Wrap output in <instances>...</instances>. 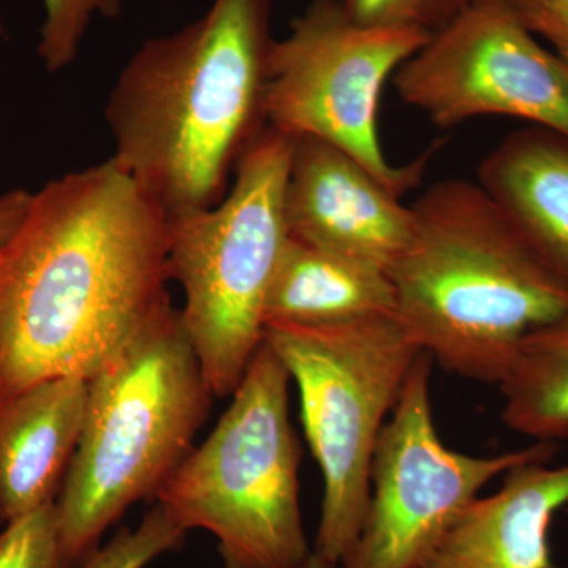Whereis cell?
<instances>
[{
  "label": "cell",
  "instance_id": "cell-10",
  "mask_svg": "<svg viewBox=\"0 0 568 568\" xmlns=\"http://www.w3.org/2000/svg\"><path fill=\"white\" fill-rule=\"evenodd\" d=\"M394 85L439 129L506 115L568 136V62L508 0H473L396 70Z\"/></svg>",
  "mask_w": 568,
  "mask_h": 568
},
{
  "label": "cell",
  "instance_id": "cell-8",
  "mask_svg": "<svg viewBox=\"0 0 568 568\" xmlns=\"http://www.w3.org/2000/svg\"><path fill=\"white\" fill-rule=\"evenodd\" d=\"M429 37L417 28L362 24L345 0H312L272 47L265 123L291 138L331 142L403 196L420 182L429 153L406 166L390 164L377 112L388 77Z\"/></svg>",
  "mask_w": 568,
  "mask_h": 568
},
{
  "label": "cell",
  "instance_id": "cell-11",
  "mask_svg": "<svg viewBox=\"0 0 568 568\" xmlns=\"http://www.w3.org/2000/svg\"><path fill=\"white\" fill-rule=\"evenodd\" d=\"M294 241L375 265L390 275L414 237L416 216L349 153L320 138H294L284 185Z\"/></svg>",
  "mask_w": 568,
  "mask_h": 568
},
{
  "label": "cell",
  "instance_id": "cell-23",
  "mask_svg": "<svg viewBox=\"0 0 568 568\" xmlns=\"http://www.w3.org/2000/svg\"><path fill=\"white\" fill-rule=\"evenodd\" d=\"M298 568H336L335 566H332L331 562H327V560L321 558L320 555H316L315 551H312V555L306 558L305 562L302 564Z\"/></svg>",
  "mask_w": 568,
  "mask_h": 568
},
{
  "label": "cell",
  "instance_id": "cell-22",
  "mask_svg": "<svg viewBox=\"0 0 568 568\" xmlns=\"http://www.w3.org/2000/svg\"><path fill=\"white\" fill-rule=\"evenodd\" d=\"M31 201L32 193L28 190L18 189L0 194V253L20 230Z\"/></svg>",
  "mask_w": 568,
  "mask_h": 568
},
{
  "label": "cell",
  "instance_id": "cell-4",
  "mask_svg": "<svg viewBox=\"0 0 568 568\" xmlns=\"http://www.w3.org/2000/svg\"><path fill=\"white\" fill-rule=\"evenodd\" d=\"M212 396L174 308L89 379L80 443L54 503L70 567L133 504L159 495L193 450Z\"/></svg>",
  "mask_w": 568,
  "mask_h": 568
},
{
  "label": "cell",
  "instance_id": "cell-17",
  "mask_svg": "<svg viewBox=\"0 0 568 568\" xmlns=\"http://www.w3.org/2000/svg\"><path fill=\"white\" fill-rule=\"evenodd\" d=\"M125 0H43L44 18L40 28L37 55L50 73L65 70L77 61L82 41L92 22L114 20Z\"/></svg>",
  "mask_w": 568,
  "mask_h": 568
},
{
  "label": "cell",
  "instance_id": "cell-3",
  "mask_svg": "<svg viewBox=\"0 0 568 568\" xmlns=\"http://www.w3.org/2000/svg\"><path fill=\"white\" fill-rule=\"evenodd\" d=\"M410 209L414 237L390 272L396 315L447 372L499 386L523 342L568 315V290L477 182H437Z\"/></svg>",
  "mask_w": 568,
  "mask_h": 568
},
{
  "label": "cell",
  "instance_id": "cell-18",
  "mask_svg": "<svg viewBox=\"0 0 568 568\" xmlns=\"http://www.w3.org/2000/svg\"><path fill=\"white\" fill-rule=\"evenodd\" d=\"M186 530L159 503L136 528L119 530L81 568H145L182 544Z\"/></svg>",
  "mask_w": 568,
  "mask_h": 568
},
{
  "label": "cell",
  "instance_id": "cell-5",
  "mask_svg": "<svg viewBox=\"0 0 568 568\" xmlns=\"http://www.w3.org/2000/svg\"><path fill=\"white\" fill-rule=\"evenodd\" d=\"M290 383L263 342L219 424L156 495L186 532L216 538L224 568H298L312 555L298 503Z\"/></svg>",
  "mask_w": 568,
  "mask_h": 568
},
{
  "label": "cell",
  "instance_id": "cell-2",
  "mask_svg": "<svg viewBox=\"0 0 568 568\" xmlns=\"http://www.w3.org/2000/svg\"><path fill=\"white\" fill-rule=\"evenodd\" d=\"M272 0H212L141 44L108 99L115 160L168 216L219 204L264 132Z\"/></svg>",
  "mask_w": 568,
  "mask_h": 568
},
{
  "label": "cell",
  "instance_id": "cell-19",
  "mask_svg": "<svg viewBox=\"0 0 568 568\" xmlns=\"http://www.w3.org/2000/svg\"><path fill=\"white\" fill-rule=\"evenodd\" d=\"M0 568H70L54 504L14 519L0 530Z\"/></svg>",
  "mask_w": 568,
  "mask_h": 568
},
{
  "label": "cell",
  "instance_id": "cell-6",
  "mask_svg": "<svg viewBox=\"0 0 568 568\" xmlns=\"http://www.w3.org/2000/svg\"><path fill=\"white\" fill-rule=\"evenodd\" d=\"M294 138L265 126L219 204L170 216L183 331L213 396H231L264 342L265 304L290 234L284 185Z\"/></svg>",
  "mask_w": 568,
  "mask_h": 568
},
{
  "label": "cell",
  "instance_id": "cell-7",
  "mask_svg": "<svg viewBox=\"0 0 568 568\" xmlns=\"http://www.w3.org/2000/svg\"><path fill=\"white\" fill-rule=\"evenodd\" d=\"M264 342L301 396L324 480L315 552L338 567L364 521L377 439L424 351L396 313L331 327L268 324Z\"/></svg>",
  "mask_w": 568,
  "mask_h": 568
},
{
  "label": "cell",
  "instance_id": "cell-20",
  "mask_svg": "<svg viewBox=\"0 0 568 568\" xmlns=\"http://www.w3.org/2000/svg\"><path fill=\"white\" fill-rule=\"evenodd\" d=\"M473 0H345L355 21L366 26H398L435 33Z\"/></svg>",
  "mask_w": 568,
  "mask_h": 568
},
{
  "label": "cell",
  "instance_id": "cell-16",
  "mask_svg": "<svg viewBox=\"0 0 568 568\" xmlns=\"http://www.w3.org/2000/svg\"><path fill=\"white\" fill-rule=\"evenodd\" d=\"M499 388L511 432L536 443L568 439V315L523 342Z\"/></svg>",
  "mask_w": 568,
  "mask_h": 568
},
{
  "label": "cell",
  "instance_id": "cell-12",
  "mask_svg": "<svg viewBox=\"0 0 568 568\" xmlns=\"http://www.w3.org/2000/svg\"><path fill=\"white\" fill-rule=\"evenodd\" d=\"M567 504L568 465L514 467L495 495L469 504L422 568H558L549 526Z\"/></svg>",
  "mask_w": 568,
  "mask_h": 568
},
{
  "label": "cell",
  "instance_id": "cell-24",
  "mask_svg": "<svg viewBox=\"0 0 568 568\" xmlns=\"http://www.w3.org/2000/svg\"><path fill=\"white\" fill-rule=\"evenodd\" d=\"M7 36H9V32H7L6 22L0 18V39H7Z\"/></svg>",
  "mask_w": 568,
  "mask_h": 568
},
{
  "label": "cell",
  "instance_id": "cell-13",
  "mask_svg": "<svg viewBox=\"0 0 568 568\" xmlns=\"http://www.w3.org/2000/svg\"><path fill=\"white\" fill-rule=\"evenodd\" d=\"M89 381L52 377L0 399V525L54 504L77 452Z\"/></svg>",
  "mask_w": 568,
  "mask_h": 568
},
{
  "label": "cell",
  "instance_id": "cell-1",
  "mask_svg": "<svg viewBox=\"0 0 568 568\" xmlns=\"http://www.w3.org/2000/svg\"><path fill=\"white\" fill-rule=\"evenodd\" d=\"M170 216L114 159L32 193L0 253V399L92 379L173 310Z\"/></svg>",
  "mask_w": 568,
  "mask_h": 568
},
{
  "label": "cell",
  "instance_id": "cell-9",
  "mask_svg": "<svg viewBox=\"0 0 568 568\" xmlns=\"http://www.w3.org/2000/svg\"><path fill=\"white\" fill-rule=\"evenodd\" d=\"M432 361L418 355L377 439L364 521L336 568H422L481 488L514 467L551 462L558 444L495 457L444 446L433 420Z\"/></svg>",
  "mask_w": 568,
  "mask_h": 568
},
{
  "label": "cell",
  "instance_id": "cell-21",
  "mask_svg": "<svg viewBox=\"0 0 568 568\" xmlns=\"http://www.w3.org/2000/svg\"><path fill=\"white\" fill-rule=\"evenodd\" d=\"M519 21L568 62V0H508Z\"/></svg>",
  "mask_w": 568,
  "mask_h": 568
},
{
  "label": "cell",
  "instance_id": "cell-14",
  "mask_svg": "<svg viewBox=\"0 0 568 568\" xmlns=\"http://www.w3.org/2000/svg\"><path fill=\"white\" fill-rule=\"evenodd\" d=\"M477 183L568 290V136L530 125L478 164Z\"/></svg>",
  "mask_w": 568,
  "mask_h": 568
},
{
  "label": "cell",
  "instance_id": "cell-15",
  "mask_svg": "<svg viewBox=\"0 0 568 568\" xmlns=\"http://www.w3.org/2000/svg\"><path fill=\"white\" fill-rule=\"evenodd\" d=\"M387 272L290 237L265 304V325L331 327L394 315Z\"/></svg>",
  "mask_w": 568,
  "mask_h": 568
}]
</instances>
